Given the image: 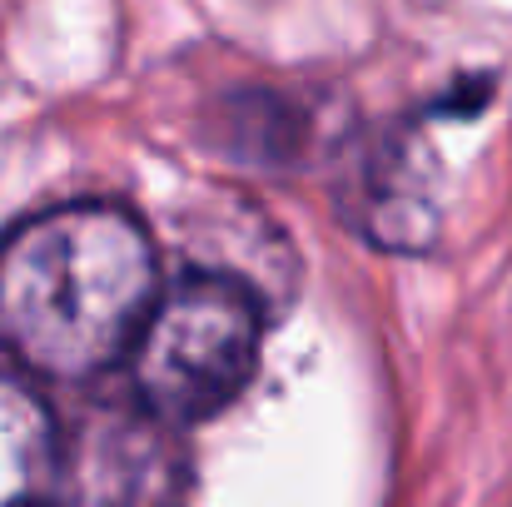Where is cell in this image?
Wrapping results in <instances>:
<instances>
[{
  "label": "cell",
  "mask_w": 512,
  "mask_h": 507,
  "mask_svg": "<svg viewBox=\"0 0 512 507\" xmlns=\"http://www.w3.org/2000/svg\"><path fill=\"white\" fill-rule=\"evenodd\" d=\"M60 483V428L45 398L0 373V507H45Z\"/></svg>",
  "instance_id": "cell-4"
},
{
  "label": "cell",
  "mask_w": 512,
  "mask_h": 507,
  "mask_svg": "<svg viewBox=\"0 0 512 507\" xmlns=\"http://www.w3.org/2000/svg\"><path fill=\"white\" fill-rule=\"evenodd\" d=\"M160 294L155 234L120 199H65L0 234V348L40 378L125 363Z\"/></svg>",
  "instance_id": "cell-1"
},
{
  "label": "cell",
  "mask_w": 512,
  "mask_h": 507,
  "mask_svg": "<svg viewBox=\"0 0 512 507\" xmlns=\"http://www.w3.org/2000/svg\"><path fill=\"white\" fill-rule=\"evenodd\" d=\"M264 348V299L244 274L189 269L165 284L130 348V388L155 423H204L254 378Z\"/></svg>",
  "instance_id": "cell-2"
},
{
  "label": "cell",
  "mask_w": 512,
  "mask_h": 507,
  "mask_svg": "<svg viewBox=\"0 0 512 507\" xmlns=\"http://www.w3.org/2000/svg\"><path fill=\"white\" fill-rule=\"evenodd\" d=\"M229 150H239V160H294L299 150V115L284 110L279 100L264 95H239V115H224Z\"/></svg>",
  "instance_id": "cell-5"
},
{
  "label": "cell",
  "mask_w": 512,
  "mask_h": 507,
  "mask_svg": "<svg viewBox=\"0 0 512 507\" xmlns=\"http://www.w3.org/2000/svg\"><path fill=\"white\" fill-rule=\"evenodd\" d=\"M348 199L358 204L353 209V224L363 229V239L383 244V249H398V254H413L433 239V199L423 194V179H418V160L408 155V140L393 135V140H378L358 169L348 179Z\"/></svg>",
  "instance_id": "cell-3"
}]
</instances>
